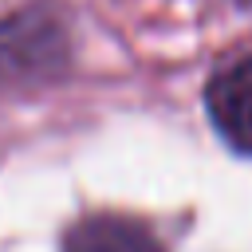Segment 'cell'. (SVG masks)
I'll list each match as a JSON object with an SVG mask.
<instances>
[{"label":"cell","mask_w":252,"mask_h":252,"mask_svg":"<svg viewBox=\"0 0 252 252\" xmlns=\"http://www.w3.org/2000/svg\"><path fill=\"white\" fill-rule=\"evenodd\" d=\"M67 20L63 12L35 4L0 20V79H43L67 63Z\"/></svg>","instance_id":"1"},{"label":"cell","mask_w":252,"mask_h":252,"mask_svg":"<svg viewBox=\"0 0 252 252\" xmlns=\"http://www.w3.org/2000/svg\"><path fill=\"white\" fill-rule=\"evenodd\" d=\"M205 102H209V118L220 130V138L232 150L252 154V55L224 67L209 83Z\"/></svg>","instance_id":"2"},{"label":"cell","mask_w":252,"mask_h":252,"mask_svg":"<svg viewBox=\"0 0 252 252\" xmlns=\"http://www.w3.org/2000/svg\"><path fill=\"white\" fill-rule=\"evenodd\" d=\"M63 252H161V244L134 217L94 213V217H83L63 236Z\"/></svg>","instance_id":"3"},{"label":"cell","mask_w":252,"mask_h":252,"mask_svg":"<svg viewBox=\"0 0 252 252\" xmlns=\"http://www.w3.org/2000/svg\"><path fill=\"white\" fill-rule=\"evenodd\" d=\"M240 4H248V8H252V0H240Z\"/></svg>","instance_id":"4"}]
</instances>
